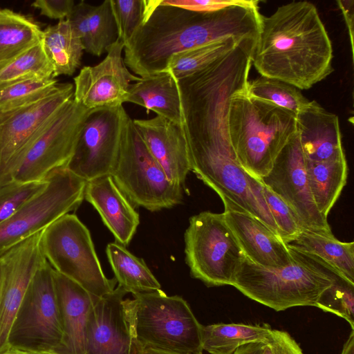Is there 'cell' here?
Listing matches in <instances>:
<instances>
[{
    "label": "cell",
    "mask_w": 354,
    "mask_h": 354,
    "mask_svg": "<svg viewBox=\"0 0 354 354\" xmlns=\"http://www.w3.org/2000/svg\"><path fill=\"white\" fill-rule=\"evenodd\" d=\"M259 181L281 198L299 218L303 230L333 236L328 218L317 209L311 194L297 132Z\"/></svg>",
    "instance_id": "5bb4252c"
},
{
    "label": "cell",
    "mask_w": 354,
    "mask_h": 354,
    "mask_svg": "<svg viewBox=\"0 0 354 354\" xmlns=\"http://www.w3.org/2000/svg\"><path fill=\"white\" fill-rule=\"evenodd\" d=\"M259 1L238 3L209 12H196L144 0L142 22L124 44L127 67L144 77L164 71L179 52L234 39L255 46L261 29Z\"/></svg>",
    "instance_id": "6da1fadb"
},
{
    "label": "cell",
    "mask_w": 354,
    "mask_h": 354,
    "mask_svg": "<svg viewBox=\"0 0 354 354\" xmlns=\"http://www.w3.org/2000/svg\"><path fill=\"white\" fill-rule=\"evenodd\" d=\"M118 286L94 301L88 313L85 354H139L143 346L136 332L134 299Z\"/></svg>",
    "instance_id": "4fadbf2b"
},
{
    "label": "cell",
    "mask_w": 354,
    "mask_h": 354,
    "mask_svg": "<svg viewBox=\"0 0 354 354\" xmlns=\"http://www.w3.org/2000/svg\"><path fill=\"white\" fill-rule=\"evenodd\" d=\"M222 201L225 221L248 260L270 268L283 267L293 261L292 250L268 225L232 202Z\"/></svg>",
    "instance_id": "ac0fdd59"
},
{
    "label": "cell",
    "mask_w": 354,
    "mask_h": 354,
    "mask_svg": "<svg viewBox=\"0 0 354 354\" xmlns=\"http://www.w3.org/2000/svg\"><path fill=\"white\" fill-rule=\"evenodd\" d=\"M136 332L143 347L178 354H203L202 326L187 302L161 289L133 295Z\"/></svg>",
    "instance_id": "52a82bcc"
},
{
    "label": "cell",
    "mask_w": 354,
    "mask_h": 354,
    "mask_svg": "<svg viewBox=\"0 0 354 354\" xmlns=\"http://www.w3.org/2000/svg\"><path fill=\"white\" fill-rule=\"evenodd\" d=\"M341 354H354V330H352L345 342Z\"/></svg>",
    "instance_id": "f6af8a7d"
},
{
    "label": "cell",
    "mask_w": 354,
    "mask_h": 354,
    "mask_svg": "<svg viewBox=\"0 0 354 354\" xmlns=\"http://www.w3.org/2000/svg\"><path fill=\"white\" fill-rule=\"evenodd\" d=\"M315 307L343 318L354 330V284L335 275L333 283L321 295Z\"/></svg>",
    "instance_id": "e575fe53"
},
{
    "label": "cell",
    "mask_w": 354,
    "mask_h": 354,
    "mask_svg": "<svg viewBox=\"0 0 354 354\" xmlns=\"http://www.w3.org/2000/svg\"><path fill=\"white\" fill-rule=\"evenodd\" d=\"M1 282H2V266L0 261V292H1Z\"/></svg>",
    "instance_id": "7dc6e473"
},
{
    "label": "cell",
    "mask_w": 354,
    "mask_h": 354,
    "mask_svg": "<svg viewBox=\"0 0 354 354\" xmlns=\"http://www.w3.org/2000/svg\"><path fill=\"white\" fill-rule=\"evenodd\" d=\"M247 93L297 114L310 102L296 87L261 76L248 82Z\"/></svg>",
    "instance_id": "d6a6232c"
},
{
    "label": "cell",
    "mask_w": 354,
    "mask_h": 354,
    "mask_svg": "<svg viewBox=\"0 0 354 354\" xmlns=\"http://www.w3.org/2000/svg\"><path fill=\"white\" fill-rule=\"evenodd\" d=\"M337 3L344 16L346 27L348 28L351 46V53L353 57V28H354V1L346 0L337 1Z\"/></svg>",
    "instance_id": "b9f144b4"
},
{
    "label": "cell",
    "mask_w": 354,
    "mask_h": 354,
    "mask_svg": "<svg viewBox=\"0 0 354 354\" xmlns=\"http://www.w3.org/2000/svg\"><path fill=\"white\" fill-rule=\"evenodd\" d=\"M89 111L73 97L66 102L33 140L14 180H44L55 170L66 167Z\"/></svg>",
    "instance_id": "8fae6325"
},
{
    "label": "cell",
    "mask_w": 354,
    "mask_h": 354,
    "mask_svg": "<svg viewBox=\"0 0 354 354\" xmlns=\"http://www.w3.org/2000/svg\"><path fill=\"white\" fill-rule=\"evenodd\" d=\"M124 45L119 40L107 50L102 62L84 66L74 77V100L88 109L122 106L131 82L140 77L132 74L122 57Z\"/></svg>",
    "instance_id": "e0dca14e"
},
{
    "label": "cell",
    "mask_w": 354,
    "mask_h": 354,
    "mask_svg": "<svg viewBox=\"0 0 354 354\" xmlns=\"http://www.w3.org/2000/svg\"><path fill=\"white\" fill-rule=\"evenodd\" d=\"M162 3L196 12H209L235 4L239 0H161Z\"/></svg>",
    "instance_id": "60d3db41"
},
{
    "label": "cell",
    "mask_w": 354,
    "mask_h": 354,
    "mask_svg": "<svg viewBox=\"0 0 354 354\" xmlns=\"http://www.w3.org/2000/svg\"><path fill=\"white\" fill-rule=\"evenodd\" d=\"M48 180L31 182L12 180L0 187V225L10 218L27 201L41 192Z\"/></svg>",
    "instance_id": "d590c367"
},
{
    "label": "cell",
    "mask_w": 354,
    "mask_h": 354,
    "mask_svg": "<svg viewBox=\"0 0 354 354\" xmlns=\"http://www.w3.org/2000/svg\"><path fill=\"white\" fill-rule=\"evenodd\" d=\"M133 122L168 179L183 187L191 169L183 127L160 115Z\"/></svg>",
    "instance_id": "d6986e66"
},
{
    "label": "cell",
    "mask_w": 354,
    "mask_h": 354,
    "mask_svg": "<svg viewBox=\"0 0 354 354\" xmlns=\"http://www.w3.org/2000/svg\"><path fill=\"white\" fill-rule=\"evenodd\" d=\"M42 231L0 255L2 266L0 352L9 347L10 331L30 282L39 268L46 262L40 246Z\"/></svg>",
    "instance_id": "2e32d148"
},
{
    "label": "cell",
    "mask_w": 354,
    "mask_h": 354,
    "mask_svg": "<svg viewBox=\"0 0 354 354\" xmlns=\"http://www.w3.org/2000/svg\"><path fill=\"white\" fill-rule=\"evenodd\" d=\"M40 246L54 270L86 290L95 301L115 288L104 274L88 228L74 214H66L41 234Z\"/></svg>",
    "instance_id": "8992f818"
},
{
    "label": "cell",
    "mask_w": 354,
    "mask_h": 354,
    "mask_svg": "<svg viewBox=\"0 0 354 354\" xmlns=\"http://www.w3.org/2000/svg\"><path fill=\"white\" fill-rule=\"evenodd\" d=\"M127 113L122 106L91 109L66 167L86 181L110 175L117 161Z\"/></svg>",
    "instance_id": "9a60e30c"
},
{
    "label": "cell",
    "mask_w": 354,
    "mask_h": 354,
    "mask_svg": "<svg viewBox=\"0 0 354 354\" xmlns=\"http://www.w3.org/2000/svg\"><path fill=\"white\" fill-rule=\"evenodd\" d=\"M297 132L306 160L322 162L345 156L338 116L316 101H310L296 115Z\"/></svg>",
    "instance_id": "ffe728a7"
},
{
    "label": "cell",
    "mask_w": 354,
    "mask_h": 354,
    "mask_svg": "<svg viewBox=\"0 0 354 354\" xmlns=\"http://www.w3.org/2000/svg\"><path fill=\"white\" fill-rule=\"evenodd\" d=\"M263 344L253 342L243 345L239 348L234 354H262Z\"/></svg>",
    "instance_id": "7bdbcfd3"
},
{
    "label": "cell",
    "mask_w": 354,
    "mask_h": 354,
    "mask_svg": "<svg viewBox=\"0 0 354 354\" xmlns=\"http://www.w3.org/2000/svg\"><path fill=\"white\" fill-rule=\"evenodd\" d=\"M288 248L330 273L354 284V243L302 230Z\"/></svg>",
    "instance_id": "603a6c76"
},
{
    "label": "cell",
    "mask_w": 354,
    "mask_h": 354,
    "mask_svg": "<svg viewBox=\"0 0 354 354\" xmlns=\"http://www.w3.org/2000/svg\"><path fill=\"white\" fill-rule=\"evenodd\" d=\"M139 354H178L170 351L160 349L153 348L150 347H143Z\"/></svg>",
    "instance_id": "bcb514c9"
},
{
    "label": "cell",
    "mask_w": 354,
    "mask_h": 354,
    "mask_svg": "<svg viewBox=\"0 0 354 354\" xmlns=\"http://www.w3.org/2000/svg\"><path fill=\"white\" fill-rule=\"evenodd\" d=\"M228 129L239 162L259 180L270 171L278 154L296 134V115L250 95L246 88L231 98Z\"/></svg>",
    "instance_id": "3957f363"
},
{
    "label": "cell",
    "mask_w": 354,
    "mask_h": 354,
    "mask_svg": "<svg viewBox=\"0 0 354 354\" xmlns=\"http://www.w3.org/2000/svg\"><path fill=\"white\" fill-rule=\"evenodd\" d=\"M262 344V354H304L296 341L283 330L272 329Z\"/></svg>",
    "instance_id": "f35d334b"
},
{
    "label": "cell",
    "mask_w": 354,
    "mask_h": 354,
    "mask_svg": "<svg viewBox=\"0 0 354 354\" xmlns=\"http://www.w3.org/2000/svg\"><path fill=\"white\" fill-rule=\"evenodd\" d=\"M74 6L73 0H37L32 3L41 15L59 21L66 19Z\"/></svg>",
    "instance_id": "ab89813d"
},
{
    "label": "cell",
    "mask_w": 354,
    "mask_h": 354,
    "mask_svg": "<svg viewBox=\"0 0 354 354\" xmlns=\"http://www.w3.org/2000/svg\"><path fill=\"white\" fill-rule=\"evenodd\" d=\"M333 57L331 41L312 3L292 1L268 17L261 15L251 56L261 76L307 90L333 72Z\"/></svg>",
    "instance_id": "7a4b0ae2"
},
{
    "label": "cell",
    "mask_w": 354,
    "mask_h": 354,
    "mask_svg": "<svg viewBox=\"0 0 354 354\" xmlns=\"http://www.w3.org/2000/svg\"><path fill=\"white\" fill-rule=\"evenodd\" d=\"M110 175L134 206L151 212L171 208L183 198V187L168 179L127 113L117 161Z\"/></svg>",
    "instance_id": "5b68a950"
},
{
    "label": "cell",
    "mask_w": 354,
    "mask_h": 354,
    "mask_svg": "<svg viewBox=\"0 0 354 354\" xmlns=\"http://www.w3.org/2000/svg\"><path fill=\"white\" fill-rule=\"evenodd\" d=\"M106 253L118 286L127 293L133 295L161 289L145 261L131 253L125 246L116 241L110 243Z\"/></svg>",
    "instance_id": "f1b7e54d"
},
{
    "label": "cell",
    "mask_w": 354,
    "mask_h": 354,
    "mask_svg": "<svg viewBox=\"0 0 354 354\" xmlns=\"http://www.w3.org/2000/svg\"><path fill=\"white\" fill-rule=\"evenodd\" d=\"M63 337L57 354H85V335L88 313L94 302L79 284L53 270Z\"/></svg>",
    "instance_id": "7402d4cb"
},
{
    "label": "cell",
    "mask_w": 354,
    "mask_h": 354,
    "mask_svg": "<svg viewBox=\"0 0 354 354\" xmlns=\"http://www.w3.org/2000/svg\"><path fill=\"white\" fill-rule=\"evenodd\" d=\"M80 37L84 50L100 57L118 39V31L110 0L98 6L84 1L75 4L66 18Z\"/></svg>",
    "instance_id": "cb8c5ba5"
},
{
    "label": "cell",
    "mask_w": 354,
    "mask_h": 354,
    "mask_svg": "<svg viewBox=\"0 0 354 354\" xmlns=\"http://www.w3.org/2000/svg\"><path fill=\"white\" fill-rule=\"evenodd\" d=\"M41 44L53 68L54 78L61 75H72L81 65L84 47L66 19L42 30Z\"/></svg>",
    "instance_id": "4316f807"
},
{
    "label": "cell",
    "mask_w": 354,
    "mask_h": 354,
    "mask_svg": "<svg viewBox=\"0 0 354 354\" xmlns=\"http://www.w3.org/2000/svg\"><path fill=\"white\" fill-rule=\"evenodd\" d=\"M51 78L53 68L41 42L0 65V83Z\"/></svg>",
    "instance_id": "1f68e13d"
},
{
    "label": "cell",
    "mask_w": 354,
    "mask_h": 354,
    "mask_svg": "<svg viewBox=\"0 0 354 354\" xmlns=\"http://www.w3.org/2000/svg\"><path fill=\"white\" fill-rule=\"evenodd\" d=\"M184 240L192 277L208 287L232 285L246 257L223 212L204 211L190 217Z\"/></svg>",
    "instance_id": "ba28073f"
},
{
    "label": "cell",
    "mask_w": 354,
    "mask_h": 354,
    "mask_svg": "<svg viewBox=\"0 0 354 354\" xmlns=\"http://www.w3.org/2000/svg\"><path fill=\"white\" fill-rule=\"evenodd\" d=\"M262 192L279 236L286 243H289L303 230L299 218L281 198L263 184Z\"/></svg>",
    "instance_id": "8d00e7d4"
},
{
    "label": "cell",
    "mask_w": 354,
    "mask_h": 354,
    "mask_svg": "<svg viewBox=\"0 0 354 354\" xmlns=\"http://www.w3.org/2000/svg\"><path fill=\"white\" fill-rule=\"evenodd\" d=\"M126 102H131L152 111L157 115L183 127L180 97L177 82L167 70L141 77L131 84Z\"/></svg>",
    "instance_id": "d4e9b609"
},
{
    "label": "cell",
    "mask_w": 354,
    "mask_h": 354,
    "mask_svg": "<svg viewBox=\"0 0 354 354\" xmlns=\"http://www.w3.org/2000/svg\"><path fill=\"white\" fill-rule=\"evenodd\" d=\"M110 3L118 39L124 45L142 22L144 0H110Z\"/></svg>",
    "instance_id": "74e56055"
},
{
    "label": "cell",
    "mask_w": 354,
    "mask_h": 354,
    "mask_svg": "<svg viewBox=\"0 0 354 354\" xmlns=\"http://www.w3.org/2000/svg\"><path fill=\"white\" fill-rule=\"evenodd\" d=\"M272 330L268 324L218 323L203 326V349L210 354H234L243 345L264 342Z\"/></svg>",
    "instance_id": "83f0119b"
},
{
    "label": "cell",
    "mask_w": 354,
    "mask_h": 354,
    "mask_svg": "<svg viewBox=\"0 0 354 354\" xmlns=\"http://www.w3.org/2000/svg\"><path fill=\"white\" fill-rule=\"evenodd\" d=\"M73 95L72 84H58L53 92L39 100L0 111V187L14 180L33 140Z\"/></svg>",
    "instance_id": "7c38bea8"
},
{
    "label": "cell",
    "mask_w": 354,
    "mask_h": 354,
    "mask_svg": "<svg viewBox=\"0 0 354 354\" xmlns=\"http://www.w3.org/2000/svg\"><path fill=\"white\" fill-rule=\"evenodd\" d=\"M46 187L0 225V255L75 210L84 199L86 181L67 167L53 171Z\"/></svg>",
    "instance_id": "9c48e42d"
},
{
    "label": "cell",
    "mask_w": 354,
    "mask_h": 354,
    "mask_svg": "<svg viewBox=\"0 0 354 354\" xmlns=\"http://www.w3.org/2000/svg\"><path fill=\"white\" fill-rule=\"evenodd\" d=\"M0 354H55L50 352L34 351L31 349L9 346L6 349L0 352Z\"/></svg>",
    "instance_id": "ee69618b"
},
{
    "label": "cell",
    "mask_w": 354,
    "mask_h": 354,
    "mask_svg": "<svg viewBox=\"0 0 354 354\" xmlns=\"http://www.w3.org/2000/svg\"><path fill=\"white\" fill-rule=\"evenodd\" d=\"M84 199L99 213L102 221L115 237L127 246L140 224L134 205L118 187L111 175L86 181Z\"/></svg>",
    "instance_id": "44dd1931"
},
{
    "label": "cell",
    "mask_w": 354,
    "mask_h": 354,
    "mask_svg": "<svg viewBox=\"0 0 354 354\" xmlns=\"http://www.w3.org/2000/svg\"><path fill=\"white\" fill-rule=\"evenodd\" d=\"M292 252L293 261L279 268L259 266L245 258L232 286L248 298L276 311L295 306H315L335 275Z\"/></svg>",
    "instance_id": "277c9868"
},
{
    "label": "cell",
    "mask_w": 354,
    "mask_h": 354,
    "mask_svg": "<svg viewBox=\"0 0 354 354\" xmlns=\"http://www.w3.org/2000/svg\"><path fill=\"white\" fill-rule=\"evenodd\" d=\"M42 30L33 21L0 8V65L41 42Z\"/></svg>",
    "instance_id": "f546056e"
},
{
    "label": "cell",
    "mask_w": 354,
    "mask_h": 354,
    "mask_svg": "<svg viewBox=\"0 0 354 354\" xmlns=\"http://www.w3.org/2000/svg\"><path fill=\"white\" fill-rule=\"evenodd\" d=\"M305 160L313 198L319 212L328 218L346 183L348 168L346 156L322 162Z\"/></svg>",
    "instance_id": "484cf974"
},
{
    "label": "cell",
    "mask_w": 354,
    "mask_h": 354,
    "mask_svg": "<svg viewBox=\"0 0 354 354\" xmlns=\"http://www.w3.org/2000/svg\"><path fill=\"white\" fill-rule=\"evenodd\" d=\"M63 330L53 269L46 261L33 276L9 334V346L57 354Z\"/></svg>",
    "instance_id": "30bf717a"
},
{
    "label": "cell",
    "mask_w": 354,
    "mask_h": 354,
    "mask_svg": "<svg viewBox=\"0 0 354 354\" xmlns=\"http://www.w3.org/2000/svg\"><path fill=\"white\" fill-rule=\"evenodd\" d=\"M55 78L0 83V111L21 107L42 99L57 86Z\"/></svg>",
    "instance_id": "836d02e7"
},
{
    "label": "cell",
    "mask_w": 354,
    "mask_h": 354,
    "mask_svg": "<svg viewBox=\"0 0 354 354\" xmlns=\"http://www.w3.org/2000/svg\"><path fill=\"white\" fill-rule=\"evenodd\" d=\"M238 45L246 44L229 38L177 53L170 57L165 71H170L178 81L205 67Z\"/></svg>",
    "instance_id": "4dcf8cb0"
}]
</instances>
